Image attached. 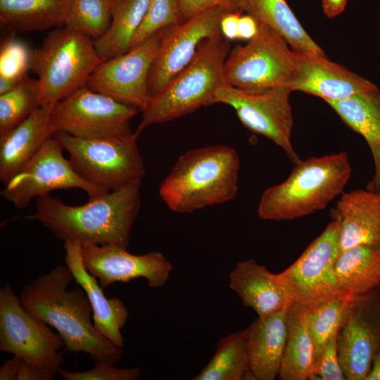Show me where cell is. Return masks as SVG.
<instances>
[{
	"instance_id": "1",
	"label": "cell",
	"mask_w": 380,
	"mask_h": 380,
	"mask_svg": "<svg viewBox=\"0 0 380 380\" xmlns=\"http://www.w3.org/2000/svg\"><path fill=\"white\" fill-rule=\"evenodd\" d=\"M73 280L66 265H58L25 285L20 300L30 312L56 330L67 350L85 353L94 361L117 363L122 358L123 348L96 331L84 289L81 286L68 289Z\"/></svg>"
},
{
	"instance_id": "2",
	"label": "cell",
	"mask_w": 380,
	"mask_h": 380,
	"mask_svg": "<svg viewBox=\"0 0 380 380\" xmlns=\"http://www.w3.org/2000/svg\"><path fill=\"white\" fill-rule=\"evenodd\" d=\"M141 181L82 205H70L49 195L37 198L30 218L64 242L127 248L141 206Z\"/></svg>"
},
{
	"instance_id": "3",
	"label": "cell",
	"mask_w": 380,
	"mask_h": 380,
	"mask_svg": "<svg viewBox=\"0 0 380 380\" xmlns=\"http://www.w3.org/2000/svg\"><path fill=\"white\" fill-rule=\"evenodd\" d=\"M240 158L228 146L215 144L179 156L159 188L172 211L191 213L233 200L238 191Z\"/></svg>"
},
{
	"instance_id": "4",
	"label": "cell",
	"mask_w": 380,
	"mask_h": 380,
	"mask_svg": "<svg viewBox=\"0 0 380 380\" xmlns=\"http://www.w3.org/2000/svg\"><path fill=\"white\" fill-rule=\"evenodd\" d=\"M295 165L284 182L262 194L257 210L260 219L292 220L324 209L344 192L352 174L345 151L312 157Z\"/></svg>"
},
{
	"instance_id": "5",
	"label": "cell",
	"mask_w": 380,
	"mask_h": 380,
	"mask_svg": "<svg viewBox=\"0 0 380 380\" xmlns=\"http://www.w3.org/2000/svg\"><path fill=\"white\" fill-rule=\"evenodd\" d=\"M230 41L222 34L204 40L192 61L177 75L143 110L135 133L148 126L173 120L202 106L212 105L217 89L226 82L224 63Z\"/></svg>"
},
{
	"instance_id": "6",
	"label": "cell",
	"mask_w": 380,
	"mask_h": 380,
	"mask_svg": "<svg viewBox=\"0 0 380 380\" xmlns=\"http://www.w3.org/2000/svg\"><path fill=\"white\" fill-rule=\"evenodd\" d=\"M104 60L89 37L65 26L54 28L32 51L30 70L38 76L40 106L52 109L85 85Z\"/></svg>"
},
{
	"instance_id": "7",
	"label": "cell",
	"mask_w": 380,
	"mask_h": 380,
	"mask_svg": "<svg viewBox=\"0 0 380 380\" xmlns=\"http://www.w3.org/2000/svg\"><path fill=\"white\" fill-rule=\"evenodd\" d=\"M53 137L68 153L77 175L108 191L141 180L146 173L135 132L122 137L83 139L57 132Z\"/></svg>"
},
{
	"instance_id": "8",
	"label": "cell",
	"mask_w": 380,
	"mask_h": 380,
	"mask_svg": "<svg viewBox=\"0 0 380 380\" xmlns=\"http://www.w3.org/2000/svg\"><path fill=\"white\" fill-rule=\"evenodd\" d=\"M297 61V53L286 40L259 23L257 34L245 46L230 51L224 63V79L228 84L249 91L289 88Z\"/></svg>"
},
{
	"instance_id": "9",
	"label": "cell",
	"mask_w": 380,
	"mask_h": 380,
	"mask_svg": "<svg viewBox=\"0 0 380 380\" xmlns=\"http://www.w3.org/2000/svg\"><path fill=\"white\" fill-rule=\"evenodd\" d=\"M30 312L8 284L0 289V350L57 374L65 360L62 337Z\"/></svg>"
},
{
	"instance_id": "10",
	"label": "cell",
	"mask_w": 380,
	"mask_h": 380,
	"mask_svg": "<svg viewBox=\"0 0 380 380\" xmlns=\"http://www.w3.org/2000/svg\"><path fill=\"white\" fill-rule=\"evenodd\" d=\"M138 111L85 84L56 103L50 123L53 133L83 139L122 137L133 134L130 120Z\"/></svg>"
},
{
	"instance_id": "11",
	"label": "cell",
	"mask_w": 380,
	"mask_h": 380,
	"mask_svg": "<svg viewBox=\"0 0 380 380\" xmlns=\"http://www.w3.org/2000/svg\"><path fill=\"white\" fill-rule=\"evenodd\" d=\"M291 92L286 87L249 91L225 82L217 89L212 105L231 106L246 128L272 141L296 164L301 160L291 141L293 119Z\"/></svg>"
},
{
	"instance_id": "12",
	"label": "cell",
	"mask_w": 380,
	"mask_h": 380,
	"mask_svg": "<svg viewBox=\"0 0 380 380\" xmlns=\"http://www.w3.org/2000/svg\"><path fill=\"white\" fill-rule=\"evenodd\" d=\"M340 253L339 233L331 221L288 268L278 274L291 305H312L342 291L335 273Z\"/></svg>"
},
{
	"instance_id": "13",
	"label": "cell",
	"mask_w": 380,
	"mask_h": 380,
	"mask_svg": "<svg viewBox=\"0 0 380 380\" xmlns=\"http://www.w3.org/2000/svg\"><path fill=\"white\" fill-rule=\"evenodd\" d=\"M62 145L53 136L34 156L1 191L2 198L15 208H26L32 199L44 197L59 189L78 188L89 200L99 198L108 191L80 178L69 160L63 155Z\"/></svg>"
},
{
	"instance_id": "14",
	"label": "cell",
	"mask_w": 380,
	"mask_h": 380,
	"mask_svg": "<svg viewBox=\"0 0 380 380\" xmlns=\"http://www.w3.org/2000/svg\"><path fill=\"white\" fill-rule=\"evenodd\" d=\"M160 45L158 32L126 53L104 60L86 84L94 91L142 112L151 99L148 78Z\"/></svg>"
},
{
	"instance_id": "15",
	"label": "cell",
	"mask_w": 380,
	"mask_h": 380,
	"mask_svg": "<svg viewBox=\"0 0 380 380\" xmlns=\"http://www.w3.org/2000/svg\"><path fill=\"white\" fill-rule=\"evenodd\" d=\"M337 346L346 379L365 380L380 348V286L352 296L338 332Z\"/></svg>"
},
{
	"instance_id": "16",
	"label": "cell",
	"mask_w": 380,
	"mask_h": 380,
	"mask_svg": "<svg viewBox=\"0 0 380 380\" xmlns=\"http://www.w3.org/2000/svg\"><path fill=\"white\" fill-rule=\"evenodd\" d=\"M229 11L222 7L213 8L159 32L160 45L148 78L151 98L192 61L204 40L222 34L220 21Z\"/></svg>"
},
{
	"instance_id": "17",
	"label": "cell",
	"mask_w": 380,
	"mask_h": 380,
	"mask_svg": "<svg viewBox=\"0 0 380 380\" xmlns=\"http://www.w3.org/2000/svg\"><path fill=\"white\" fill-rule=\"evenodd\" d=\"M127 248L108 245H83L82 258L87 271L104 289L116 282L144 278L151 288H161L167 281L172 265L158 251L134 255Z\"/></svg>"
},
{
	"instance_id": "18",
	"label": "cell",
	"mask_w": 380,
	"mask_h": 380,
	"mask_svg": "<svg viewBox=\"0 0 380 380\" xmlns=\"http://www.w3.org/2000/svg\"><path fill=\"white\" fill-rule=\"evenodd\" d=\"M291 91H300L325 101H339L375 87L372 82L329 61L326 55L298 53Z\"/></svg>"
},
{
	"instance_id": "19",
	"label": "cell",
	"mask_w": 380,
	"mask_h": 380,
	"mask_svg": "<svg viewBox=\"0 0 380 380\" xmlns=\"http://www.w3.org/2000/svg\"><path fill=\"white\" fill-rule=\"evenodd\" d=\"M64 249L66 266L75 282L85 291L91 305L95 329L113 344L123 348L124 338L121 329L125 325L129 316L127 308L120 298L106 297L103 288L97 279L84 267L80 244L65 241Z\"/></svg>"
},
{
	"instance_id": "20",
	"label": "cell",
	"mask_w": 380,
	"mask_h": 380,
	"mask_svg": "<svg viewBox=\"0 0 380 380\" xmlns=\"http://www.w3.org/2000/svg\"><path fill=\"white\" fill-rule=\"evenodd\" d=\"M330 217L338 229L340 252L380 241V195L365 189L343 192Z\"/></svg>"
},
{
	"instance_id": "21",
	"label": "cell",
	"mask_w": 380,
	"mask_h": 380,
	"mask_svg": "<svg viewBox=\"0 0 380 380\" xmlns=\"http://www.w3.org/2000/svg\"><path fill=\"white\" fill-rule=\"evenodd\" d=\"M229 286L260 318L291 306L278 274L270 272L254 259L236 265L229 276Z\"/></svg>"
},
{
	"instance_id": "22",
	"label": "cell",
	"mask_w": 380,
	"mask_h": 380,
	"mask_svg": "<svg viewBox=\"0 0 380 380\" xmlns=\"http://www.w3.org/2000/svg\"><path fill=\"white\" fill-rule=\"evenodd\" d=\"M288 308L258 317L246 328L249 370L255 380L278 377L288 334Z\"/></svg>"
},
{
	"instance_id": "23",
	"label": "cell",
	"mask_w": 380,
	"mask_h": 380,
	"mask_svg": "<svg viewBox=\"0 0 380 380\" xmlns=\"http://www.w3.org/2000/svg\"><path fill=\"white\" fill-rule=\"evenodd\" d=\"M51 109L40 106L27 118L0 137V180L6 185L53 136Z\"/></svg>"
},
{
	"instance_id": "24",
	"label": "cell",
	"mask_w": 380,
	"mask_h": 380,
	"mask_svg": "<svg viewBox=\"0 0 380 380\" xmlns=\"http://www.w3.org/2000/svg\"><path fill=\"white\" fill-rule=\"evenodd\" d=\"M73 0H0V23L15 32L65 25Z\"/></svg>"
},
{
	"instance_id": "25",
	"label": "cell",
	"mask_w": 380,
	"mask_h": 380,
	"mask_svg": "<svg viewBox=\"0 0 380 380\" xmlns=\"http://www.w3.org/2000/svg\"><path fill=\"white\" fill-rule=\"evenodd\" d=\"M335 273L342 291L360 295L380 286V241L358 245L339 253Z\"/></svg>"
},
{
	"instance_id": "26",
	"label": "cell",
	"mask_w": 380,
	"mask_h": 380,
	"mask_svg": "<svg viewBox=\"0 0 380 380\" xmlns=\"http://www.w3.org/2000/svg\"><path fill=\"white\" fill-rule=\"evenodd\" d=\"M243 11L280 34L296 53L325 55L285 0H245Z\"/></svg>"
},
{
	"instance_id": "27",
	"label": "cell",
	"mask_w": 380,
	"mask_h": 380,
	"mask_svg": "<svg viewBox=\"0 0 380 380\" xmlns=\"http://www.w3.org/2000/svg\"><path fill=\"white\" fill-rule=\"evenodd\" d=\"M306 312V305L293 304L288 308V334L278 374L281 380H306L313 375V343Z\"/></svg>"
},
{
	"instance_id": "28",
	"label": "cell",
	"mask_w": 380,
	"mask_h": 380,
	"mask_svg": "<svg viewBox=\"0 0 380 380\" xmlns=\"http://www.w3.org/2000/svg\"><path fill=\"white\" fill-rule=\"evenodd\" d=\"M151 0H115L109 28L94 40L99 55L108 59L126 53L142 23Z\"/></svg>"
},
{
	"instance_id": "29",
	"label": "cell",
	"mask_w": 380,
	"mask_h": 380,
	"mask_svg": "<svg viewBox=\"0 0 380 380\" xmlns=\"http://www.w3.org/2000/svg\"><path fill=\"white\" fill-rule=\"evenodd\" d=\"M247 329L231 332L217 343L215 351L193 380H243L250 374L246 347Z\"/></svg>"
},
{
	"instance_id": "30",
	"label": "cell",
	"mask_w": 380,
	"mask_h": 380,
	"mask_svg": "<svg viewBox=\"0 0 380 380\" xmlns=\"http://www.w3.org/2000/svg\"><path fill=\"white\" fill-rule=\"evenodd\" d=\"M327 103L344 123L364 137L368 146L380 144V90L377 87Z\"/></svg>"
},
{
	"instance_id": "31",
	"label": "cell",
	"mask_w": 380,
	"mask_h": 380,
	"mask_svg": "<svg viewBox=\"0 0 380 380\" xmlns=\"http://www.w3.org/2000/svg\"><path fill=\"white\" fill-rule=\"evenodd\" d=\"M353 295L342 293L307 306V323L314 351V369L330 340L338 335L348 305Z\"/></svg>"
},
{
	"instance_id": "32",
	"label": "cell",
	"mask_w": 380,
	"mask_h": 380,
	"mask_svg": "<svg viewBox=\"0 0 380 380\" xmlns=\"http://www.w3.org/2000/svg\"><path fill=\"white\" fill-rule=\"evenodd\" d=\"M40 107L38 80L23 77L11 90L0 95V137Z\"/></svg>"
},
{
	"instance_id": "33",
	"label": "cell",
	"mask_w": 380,
	"mask_h": 380,
	"mask_svg": "<svg viewBox=\"0 0 380 380\" xmlns=\"http://www.w3.org/2000/svg\"><path fill=\"white\" fill-rule=\"evenodd\" d=\"M115 0H73L65 27L94 40L110 27Z\"/></svg>"
},
{
	"instance_id": "34",
	"label": "cell",
	"mask_w": 380,
	"mask_h": 380,
	"mask_svg": "<svg viewBox=\"0 0 380 380\" xmlns=\"http://www.w3.org/2000/svg\"><path fill=\"white\" fill-rule=\"evenodd\" d=\"M182 22L178 0H151L129 49L145 42L162 30Z\"/></svg>"
},
{
	"instance_id": "35",
	"label": "cell",
	"mask_w": 380,
	"mask_h": 380,
	"mask_svg": "<svg viewBox=\"0 0 380 380\" xmlns=\"http://www.w3.org/2000/svg\"><path fill=\"white\" fill-rule=\"evenodd\" d=\"M31 55L32 51L14 33L7 36L1 43L0 76L20 81L30 70Z\"/></svg>"
},
{
	"instance_id": "36",
	"label": "cell",
	"mask_w": 380,
	"mask_h": 380,
	"mask_svg": "<svg viewBox=\"0 0 380 380\" xmlns=\"http://www.w3.org/2000/svg\"><path fill=\"white\" fill-rule=\"evenodd\" d=\"M94 367L84 372H72L61 369L58 374L65 380H135L141 376L138 367L118 368L107 361H95Z\"/></svg>"
},
{
	"instance_id": "37",
	"label": "cell",
	"mask_w": 380,
	"mask_h": 380,
	"mask_svg": "<svg viewBox=\"0 0 380 380\" xmlns=\"http://www.w3.org/2000/svg\"><path fill=\"white\" fill-rule=\"evenodd\" d=\"M310 379L345 380L338 353L337 335L327 345L319 360L316 363Z\"/></svg>"
},
{
	"instance_id": "38",
	"label": "cell",
	"mask_w": 380,
	"mask_h": 380,
	"mask_svg": "<svg viewBox=\"0 0 380 380\" xmlns=\"http://www.w3.org/2000/svg\"><path fill=\"white\" fill-rule=\"evenodd\" d=\"M245 0H178L183 21L208 9L222 7L243 13Z\"/></svg>"
},
{
	"instance_id": "39",
	"label": "cell",
	"mask_w": 380,
	"mask_h": 380,
	"mask_svg": "<svg viewBox=\"0 0 380 380\" xmlns=\"http://www.w3.org/2000/svg\"><path fill=\"white\" fill-rule=\"evenodd\" d=\"M56 374L21 360L17 380H53Z\"/></svg>"
},
{
	"instance_id": "40",
	"label": "cell",
	"mask_w": 380,
	"mask_h": 380,
	"mask_svg": "<svg viewBox=\"0 0 380 380\" xmlns=\"http://www.w3.org/2000/svg\"><path fill=\"white\" fill-rule=\"evenodd\" d=\"M242 13L229 11L226 13L220 21V31L222 37L232 41L237 39L238 24Z\"/></svg>"
},
{
	"instance_id": "41",
	"label": "cell",
	"mask_w": 380,
	"mask_h": 380,
	"mask_svg": "<svg viewBox=\"0 0 380 380\" xmlns=\"http://www.w3.org/2000/svg\"><path fill=\"white\" fill-rule=\"evenodd\" d=\"M259 30L258 21L249 14L241 15L238 24L237 39L251 40L258 33Z\"/></svg>"
},
{
	"instance_id": "42",
	"label": "cell",
	"mask_w": 380,
	"mask_h": 380,
	"mask_svg": "<svg viewBox=\"0 0 380 380\" xmlns=\"http://www.w3.org/2000/svg\"><path fill=\"white\" fill-rule=\"evenodd\" d=\"M374 163V172L365 189L380 195V144L369 146Z\"/></svg>"
},
{
	"instance_id": "43",
	"label": "cell",
	"mask_w": 380,
	"mask_h": 380,
	"mask_svg": "<svg viewBox=\"0 0 380 380\" xmlns=\"http://www.w3.org/2000/svg\"><path fill=\"white\" fill-rule=\"evenodd\" d=\"M21 359L13 355L0 367V380H17Z\"/></svg>"
},
{
	"instance_id": "44",
	"label": "cell",
	"mask_w": 380,
	"mask_h": 380,
	"mask_svg": "<svg viewBox=\"0 0 380 380\" xmlns=\"http://www.w3.org/2000/svg\"><path fill=\"white\" fill-rule=\"evenodd\" d=\"M348 0H322L324 14L330 18L340 15L345 9Z\"/></svg>"
},
{
	"instance_id": "45",
	"label": "cell",
	"mask_w": 380,
	"mask_h": 380,
	"mask_svg": "<svg viewBox=\"0 0 380 380\" xmlns=\"http://www.w3.org/2000/svg\"><path fill=\"white\" fill-rule=\"evenodd\" d=\"M365 380H380V348L375 354Z\"/></svg>"
},
{
	"instance_id": "46",
	"label": "cell",
	"mask_w": 380,
	"mask_h": 380,
	"mask_svg": "<svg viewBox=\"0 0 380 380\" xmlns=\"http://www.w3.org/2000/svg\"><path fill=\"white\" fill-rule=\"evenodd\" d=\"M19 82L0 76V95L11 90Z\"/></svg>"
}]
</instances>
